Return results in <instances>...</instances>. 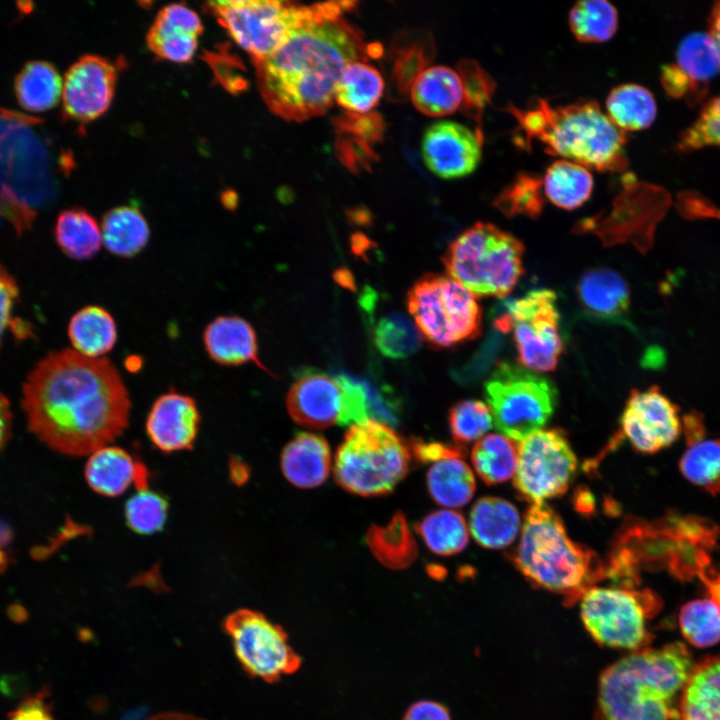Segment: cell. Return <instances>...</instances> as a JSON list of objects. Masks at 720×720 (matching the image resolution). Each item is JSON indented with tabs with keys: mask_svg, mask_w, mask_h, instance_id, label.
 <instances>
[{
	"mask_svg": "<svg viewBox=\"0 0 720 720\" xmlns=\"http://www.w3.org/2000/svg\"><path fill=\"white\" fill-rule=\"evenodd\" d=\"M410 459L406 442L389 425L370 419L346 432L335 457V480L356 495H385L406 476Z\"/></svg>",
	"mask_w": 720,
	"mask_h": 720,
	"instance_id": "cell-8",
	"label": "cell"
},
{
	"mask_svg": "<svg viewBox=\"0 0 720 720\" xmlns=\"http://www.w3.org/2000/svg\"><path fill=\"white\" fill-rule=\"evenodd\" d=\"M200 420L192 397L169 391L153 402L145 422L146 434L152 445L163 453L189 450L196 441Z\"/></svg>",
	"mask_w": 720,
	"mask_h": 720,
	"instance_id": "cell-19",
	"label": "cell"
},
{
	"mask_svg": "<svg viewBox=\"0 0 720 720\" xmlns=\"http://www.w3.org/2000/svg\"><path fill=\"white\" fill-rule=\"evenodd\" d=\"M366 538L375 557L388 568H406L417 556L416 542L402 513H396L385 526H372Z\"/></svg>",
	"mask_w": 720,
	"mask_h": 720,
	"instance_id": "cell-39",
	"label": "cell"
},
{
	"mask_svg": "<svg viewBox=\"0 0 720 720\" xmlns=\"http://www.w3.org/2000/svg\"><path fill=\"white\" fill-rule=\"evenodd\" d=\"M22 408L29 430L49 448L84 456L124 432L131 401L108 359L62 350L42 359L27 377Z\"/></svg>",
	"mask_w": 720,
	"mask_h": 720,
	"instance_id": "cell-1",
	"label": "cell"
},
{
	"mask_svg": "<svg viewBox=\"0 0 720 720\" xmlns=\"http://www.w3.org/2000/svg\"><path fill=\"white\" fill-rule=\"evenodd\" d=\"M679 461L683 477L694 486L712 494L720 493V439L704 436L687 442Z\"/></svg>",
	"mask_w": 720,
	"mask_h": 720,
	"instance_id": "cell-41",
	"label": "cell"
},
{
	"mask_svg": "<svg viewBox=\"0 0 720 720\" xmlns=\"http://www.w3.org/2000/svg\"><path fill=\"white\" fill-rule=\"evenodd\" d=\"M407 304L420 333L434 346L450 347L480 334L476 296L450 276H423L409 290Z\"/></svg>",
	"mask_w": 720,
	"mask_h": 720,
	"instance_id": "cell-10",
	"label": "cell"
},
{
	"mask_svg": "<svg viewBox=\"0 0 720 720\" xmlns=\"http://www.w3.org/2000/svg\"><path fill=\"white\" fill-rule=\"evenodd\" d=\"M9 720H54L47 705L40 697H33L21 703L11 713Z\"/></svg>",
	"mask_w": 720,
	"mask_h": 720,
	"instance_id": "cell-56",
	"label": "cell"
},
{
	"mask_svg": "<svg viewBox=\"0 0 720 720\" xmlns=\"http://www.w3.org/2000/svg\"><path fill=\"white\" fill-rule=\"evenodd\" d=\"M230 474L234 482L242 484L248 477V469L244 464L232 462L230 464Z\"/></svg>",
	"mask_w": 720,
	"mask_h": 720,
	"instance_id": "cell-60",
	"label": "cell"
},
{
	"mask_svg": "<svg viewBox=\"0 0 720 720\" xmlns=\"http://www.w3.org/2000/svg\"><path fill=\"white\" fill-rule=\"evenodd\" d=\"M374 341L384 356L393 359L406 358L421 345L420 334L415 325L400 312L387 314L377 321Z\"/></svg>",
	"mask_w": 720,
	"mask_h": 720,
	"instance_id": "cell-45",
	"label": "cell"
},
{
	"mask_svg": "<svg viewBox=\"0 0 720 720\" xmlns=\"http://www.w3.org/2000/svg\"><path fill=\"white\" fill-rule=\"evenodd\" d=\"M415 108L430 117H442L461 109L464 86L459 72L445 65L427 67L410 89Z\"/></svg>",
	"mask_w": 720,
	"mask_h": 720,
	"instance_id": "cell-27",
	"label": "cell"
},
{
	"mask_svg": "<svg viewBox=\"0 0 720 720\" xmlns=\"http://www.w3.org/2000/svg\"><path fill=\"white\" fill-rule=\"evenodd\" d=\"M354 1L313 4V12L286 42L264 59L253 61L261 96L268 108L288 121L324 114L334 102L343 69L354 61L380 56L363 33L344 17Z\"/></svg>",
	"mask_w": 720,
	"mask_h": 720,
	"instance_id": "cell-2",
	"label": "cell"
},
{
	"mask_svg": "<svg viewBox=\"0 0 720 720\" xmlns=\"http://www.w3.org/2000/svg\"><path fill=\"white\" fill-rule=\"evenodd\" d=\"M403 720H451V716L441 703L420 700L409 706Z\"/></svg>",
	"mask_w": 720,
	"mask_h": 720,
	"instance_id": "cell-55",
	"label": "cell"
},
{
	"mask_svg": "<svg viewBox=\"0 0 720 720\" xmlns=\"http://www.w3.org/2000/svg\"><path fill=\"white\" fill-rule=\"evenodd\" d=\"M506 111L516 119L514 139L521 147L537 140L551 155L600 172H619L627 166L625 132L594 100L551 106L537 98L526 109L510 105Z\"/></svg>",
	"mask_w": 720,
	"mask_h": 720,
	"instance_id": "cell-4",
	"label": "cell"
},
{
	"mask_svg": "<svg viewBox=\"0 0 720 720\" xmlns=\"http://www.w3.org/2000/svg\"><path fill=\"white\" fill-rule=\"evenodd\" d=\"M606 109L609 119L624 132L648 128L657 115L653 94L634 83L613 88L606 98Z\"/></svg>",
	"mask_w": 720,
	"mask_h": 720,
	"instance_id": "cell-37",
	"label": "cell"
},
{
	"mask_svg": "<svg viewBox=\"0 0 720 720\" xmlns=\"http://www.w3.org/2000/svg\"><path fill=\"white\" fill-rule=\"evenodd\" d=\"M12 427V412L8 399L0 392V451L7 443Z\"/></svg>",
	"mask_w": 720,
	"mask_h": 720,
	"instance_id": "cell-57",
	"label": "cell"
},
{
	"mask_svg": "<svg viewBox=\"0 0 720 720\" xmlns=\"http://www.w3.org/2000/svg\"><path fill=\"white\" fill-rule=\"evenodd\" d=\"M523 253V243L513 234L478 222L449 245L442 261L449 276L476 297H501L523 275Z\"/></svg>",
	"mask_w": 720,
	"mask_h": 720,
	"instance_id": "cell-7",
	"label": "cell"
},
{
	"mask_svg": "<svg viewBox=\"0 0 720 720\" xmlns=\"http://www.w3.org/2000/svg\"><path fill=\"white\" fill-rule=\"evenodd\" d=\"M426 47L424 41L399 47L391 72L390 95L404 97L410 91L414 81L431 60L433 47Z\"/></svg>",
	"mask_w": 720,
	"mask_h": 720,
	"instance_id": "cell-49",
	"label": "cell"
},
{
	"mask_svg": "<svg viewBox=\"0 0 720 720\" xmlns=\"http://www.w3.org/2000/svg\"><path fill=\"white\" fill-rule=\"evenodd\" d=\"M118 69L110 59L87 54L66 71L62 87V117L88 123L103 115L114 97Z\"/></svg>",
	"mask_w": 720,
	"mask_h": 720,
	"instance_id": "cell-17",
	"label": "cell"
},
{
	"mask_svg": "<svg viewBox=\"0 0 720 720\" xmlns=\"http://www.w3.org/2000/svg\"><path fill=\"white\" fill-rule=\"evenodd\" d=\"M469 527L474 539L486 548H503L517 536L520 517L517 509L499 497H482L473 505Z\"/></svg>",
	"mask_w": 720,
	"mask_h": 720,
	"instance_id": "cell-29",
	"label": "cell"
},
{
	"mask_svg": "<svg viewBox=\"0 0 720 720\" xmlns=\"http://www.w3.org/2000/svg\"><path fill=\"white\" fill-rule=\"evenodd\" d=\"M168 509V501L160 493L149 488L137 490L125 504V522L136 534L153 535L164 528Z\"/></svg>",
	"mask_w": 720,
	"mask_h": 720,
	"instance_id": "cell-46",
	"label": "cell"
},
{
	"mask_svg": "<svg viewBox=\"0 0 720 720\" xmlns=\"http://www.w3.org/2000/svg\"><path fill=\"white\" fill-rule=\"evenodd\" d=\"M683 637L697 648L720 641V607L711 598L695 599L684 604L679 613Z\"/></svg>",
	"mask_w": 720,
	"mask_h": 720,
	"instance_id": "cell-44",
	"label": "cell"
},
{
	"mask_svg": "<svg viewBox=\"0 0 720 720\" xmlns=\"http://www.w3.org/2000/svg\"><path fill=\"white\" fill-rule=\"evenodd\" d=\"M207 8L252 61L279 49L313 12V5L275 0L213 1Z\"/></svg>",
	"mask_w": 720,
	"mask_h": 720,
	"instance_id": "cell-11",
	"label": "cell"
},
{
	"mask_svg": "<svg viewBox=\"0 0 720 720\" xmlns=\"http://www.w3.org/2000/svg\"><path fill=\"white\" fill-rule=\"evenodd\" d=\"M88 486L105 497L122 495L130 486L148 488L145 465L121 447L107 445L89 455L84 469Z\"/></svg>",
	"mask_w": 720,
	"mask_h": 720,
	"instance_id": "cell-22",
	"label": "cell"
},
{
	"mask_svg": "<svg viewBox=\"0 0 720 720\" xmlns=\"http://www.w3.org/2000/svg\"><path fill=\"white\" fill-rule=\"evenodd\" d=\"M410 451L414 457L423 463L436 462L449 457H462L465 452L461 446H452L439 442L426 443L422 440H413Z\"/></svg>",
	"mask_w": 720,
	"mask_h": 720,
	"instance_id": "cell-54",
	"label": "cell"
},
{
	"mask_svg": "<svg viewBox=\"0 0 720 720\" xmlns=\"http://www.w3.org/2000/svg\"><path fill=\"white\" fill-rule=\"evenodd\" d=\"M384 85L383 77L375 67L366 61H354L341 72L334 101L348 113H369L382 97Z\"/></svg>",
	"mask_w": 720,
	"mask_h": 720,
	"instance_id": "cell-33",
	"label": "cell"
},
{
	"mask_svg": "<svg viewBox=\"0 0 720 720\" xmlns=\"http://www.w3.org/2000/svg\"><path fill=\"white\" fill-rule=\"evenodd\" d=\"M68 336L77 353L102 358L116 344L117 326L109 311L98 305H89L72 316Z\"/></svg>",
	"mask_w": 720,
	"mask_h": 720,
	"instance_id": "cell-31",
	"label": "cell"
},
{
	"mask_svg": "<svg viewBox=\"0 0 720 720\" xmlns=\"http://www.w3.org/2000/svg\"><path fill=\"white\" fill-rule=\"evenodd\" d=\"M18 296L15 279L0 264V345L9 325L15 322L12 309Z\"/></svg>",
	"mask_w": 720,
	"mask_h": 720,
	"instance_id": "cell-53",
	"label": "cell"
},
{
	"mask_svg": "<svg viewBox=\"0 0 720 720\" xmlns=\"http://www.w3.org/2000/svg\"><path fill=\"white\" fill-rule=\"evenodd\" d=\"M224 629L242 667L253 677L274 683L301 666L286 631L258 611H234L225 619Z\"/></svg>",
	"mask_w": 720,
	"mask_h": 720,
	"instance_id": "cell-15",
	"label": "cell"
},
{
	"mask_svg": "<svg viewBox=\"0 0 720 720\" xmlns=\"http://www.w3.org/2000/svg\"><path fill=\"white\" fill-rule=\"evenodd\" d=\"M709 34L720 51V2L715 3L709 17Z\"/></svg>",
	"mask_w": 720,
	"mask_h": 720,
	"instance_id": "cell-59",
	"label": "cell"
},
{
	"mask_svg": "<svg viewBox=\"0 0 720 720\" xmlns=\"http://www.w3.org/2000/svg\"><path fill=\"white\" fill-rule=\"evenodd\" d=\"M426 546L438 555L461 552L468 543V530L461 514L440 510L427 515L417 526Z\"/></svg>",
	"mask_w": 720,
	"mask_h": 720,
	"instance_id": "cell-43",
	"label": "cell"
},
{
	"mask_svg": "<svg viewBox=\"0 0 720 720\" xmlns=\"http://www.w3.org/2000/svg\"><path fill=\"white\" fill-rule=\"evenodd\" d=\"M149 720H204L199 717L179 713V712H164L151 717Z\"/></svg>",
	"mask_w": 720,
	"mask_h": 720,
	"instance_id": "cell-61",
	"label": "cell"
},
{
	"mask_svg": "<svg viewBox=\"0 0 720 720\" xmlns=\"http://www.w3.org/2000/svg\"><path fill=\"white\" fill-rule=\"evenodd\" d=\"M341 389L335 378L322 373L302 374L287 395V409L299 425L322 429L338 421Z\"/></svg>",
	"mask_w": 720,
	"mask_h": 720,
	"instance_id": "cell-21",
	"label": "cell"
},
{
	"mask_svg": "<svg viewBox=\"0 0 720 720\" xmlns=\"http://www.w3.org/2000/svg\"><path fill=\"white\" fill-rule=\"evenodd\" d=\"M577 464L564 431L541 429L520 441L514 486L531 504L544 503L567 491Z\"/></svg>",
	"mask_w": 720,
	"mask_h": 720,
	"instance_id": "cell-14",
	"label": "cell"
},
{
	"mask_svg": "<svg viewBox=\"0 0 720 720\" xmlns=\"http://www.w3.org/2000/svg\"><path fill=\"white\" fill-rule=\"evenodd\" d=\"M620 425L632 447L643 454L670 447L682 433L678 407L657 386L630 392Z\"/></svg>",
	"mask_w": 720,
	"mask_h": 720,
	"instance_id": "cell-16",
	"label": "cell"
},
{
	"mask_svg": "<svg viewBox=\"0 0 720 720\" xmlns=\"http://www.w3.org/2000/svg\"><path fill=\"white\" fill-rule=\"evenodd\" d=\"M700 576L708 588L710 598L720 607V575H710L705 571H701Z\"/></svg>",
	"mask_w": 720,
	"mask_h": 720,
	"instance_id": "cell-58",
	"label": "cell"
},
{
	"mask_svg": "<svg viewBox=\"0 0 720 720\" xmlns=\"http://www.w3.org/2000/svg\"><path fill=\"white\" fill-rule=\"evenodd\" d=\"M542 181L530 174H520L497 197L496 207L507 216H538L543 207Z\"/></svg>",
	"mask_w": 720,
	"mask_h": 720,
	"instance_id": "cell-48",
	"label": "cell"
},
{
	"mask_svg": "<svg viewBox=\"0 0 720 720\" xmlns=\"http://www.w3.org/2000/svg\"><path fill=\"white\" fill-rule=\"evenodd\" d=\"M513 559L530 583L568 600L580 599L603 575L596 554L570 539L558 514L545 502L529 507Z\"/></svg>",
	"mask_w": 720,
	"mask_h": 720,
	"instance_id": "cell-6",
	"label": "cell"
},
{
	"mask_svg": "<svg viewBox=\"0 0 720 720\" xmlns=\"http://www.w3.org/2000/svg\"><path fill=\"white\" fill-rule=\"evenodd\" d=\"M202 340L211 360L222 366L254 363L268 373L258 356V342L253 326L237 315H222L205 327Z\"/></svg>",
	"mask_w": 720,
	"mask_h": 720,
	"instance_id": "cell-23",
	"label": "cell"
},
{
	"mask_svg": "<svg viewBox=\"0 0 720 720\" xmlns=\"http://www.w3.org/2000/svg\"><path fill=\"white\" fill-rule=\"evenodd\" d=\"M331 453L320 435L300 433L287 443L281 453V470L286 479L299 488H314L328 477Z\"/></svg>",
	"mask_w": 720,
	"mask_h": 720,
	"instance_id": "cell-26",
	"label": "cell"
},
{
	"mask_svg": "<svg viewBox=\"0 0 720 720\" xmlns=\"http://www.w3.org/2000/svg\"><path fill=\"white\" fill-rule=\"evenodd\" d=\"M484 395L496 429L516 441L541 430L558 401L549 378L506 361L499 362L488 377Z\"/></svg>",
	"mask_w": 720,
	"mask_h": 720,
	"instance_id": "cell-9",
	"label": "cell"
},
{
	"mask_svg": "<svg viewBox=\"0 0 720 720\" xmlns=\"http://www.w3.org/2000/svg\"><path fill=\"white\" fill-rule=\"evenodd\" d=\"M54 233L60 249L74 260H89L96 256L101 248V227L83 208L71 207L61 211Z\"/></svg>",
	"mask_w": 720,
	"mask_h": 720,
	"instance_id": "cell-35",
	"label": "cell"
},
{
	"mask_svg": "<svg viewBox=\"0 0 720 720\" xmlns=\"http://www.w3.org/2000/svg\"><path fill=\"white\" fill-rule=\"evenodd\" d=\"M681 720H720V655L693 666L679 700Z\"/></svg>",
	"mask_w": 720,
	"mask_h": 720,
	"instance_id": "cell-28",
	"label": "cell"
},
{
	"mask_svg": "<svg viewBox=\"0 0 720 720\" xmlns=\"http://www.w3.org/2000/svg\"><path fill=\"white\" fill-rule=\"evenodd\" d=\"M335 149L339 160L351 172L367 170L376 160L373 146L384 134V120L380 114L344 113L334 120Z\"/></svg>",
	"mask_w": 720,
	"mask_h": 720,
	"instance_id": "cell-25",
	"label": "cell"
},
{
	"mask_svg": "<svg viewBox=\"0 0 720 720\" xmlns=\"http://www.w3.org/2000/svg\"><path fill=\"white\" fill-rule=\"evenodd\" d=\"M506 304L494 325L503 333L513 331L519 362L535 372L554 370L564 349L555 293L534 289Z\"/></svg>",
	"mask_w": 720,
	"mask_h": 720,
	"instance_id": "cell-13",
	"label": "cell"
},
{
	"mask_svg": "<svg viewBox=\"0 0 720 720\" xmlns=\"http://www.w3.org/2000/svg\"><path fill=\"white\" fill-rule=\"evenodd\" d=\"M578 300L592 319L623 323L630 306L629 289L615 271L599 267L585 271L577 284Z\"/></svg>",
	"mask_w": 720,
	"mask_h": 720,
	"instance_id": "cell-24",
	"label": "cell"
},
{
	"mask_svg": "<svg viewBox=\"0 0 720 720\" xmlns=\"http://www.w3.org/2000/svg\"><path fill=\"white\" fill-rule=\"evenodd\" d=\"M41 119L0 108V209L18 234L30 229L56 195L51 146Z\"/></svg>",
	"mask_w": 720,
	"mask_h": 720,
	"instance_id": "cell-5",
	"label": "cell"
},
{
	"mask_svg": "<svg viewBox=\"0 0 720 720\" xmlns=\"http://www.w3.org/2000/svg\"><path fill=\"white\" fill-rule=\"evenodd\" d=\"M101 234L105 248L114 256L130 258L139 254L150 239L144 215L132 206L115 207L104 215Z\"/></svg>",
	"mask_w": 720,
	"mask_h": 720,
	"instance_id": "cell-32",
	"label": "cell"
},
{
	"mask_svg": "<svg viewBox=\"0 0 720 720\" xmlns=\"http://www.w3.org/2000/svg\"><path fill=\"white\" fill-rule=\"evenodd\" d=\"M471 460L477 474L487 485L498 484L515 474L518 448L503 435L488 434L474 445Z\"/></svg>",
	"mask_w": 720,
	"mask_h": 720,
	"instance_id": "cell-40",
	"label": "cell"
},
{
	"mask_svg": "<svg viewBox=\"0 0 720 720\" xmlns=\"http://www.w3.org/2000/svg\"><path fill=\"white\" fill-rule=\"evenodd\" d=\"M202 32L199 15L184 4L173 3L156 15L146 36L147 45L159 58L187 63L195 55Z\"/></svg>",
	"mask_w": 720,
	"mask_h": 720,
	"instance_id": "cell-20",
	"label": "cell"
},
{
	"mask_svg": "<svg viewBox=\"0 0 720 720\" xmlns=\"http://www.w3.org/2000/svg\"><path fill=\"white\" fill-rule=\"evenodd\" d=\"M19 105L28 112H44L55 107L61 97L62 82L57 69L49 62L26 63L14 81Z\"/></svg>",
	"mask_w": 720,
	"mask_h": 720,
	"instance_id": "cell-34",
	"label": "cell"
},
{
	"mask_svg": "<svg viewBox=\"0 0 720 720\" xmlns=\"http://www.w3.org/2000/svg\"><path fill=\"white\" fill-rule=\"evenodd\" d=\"M580 600L583 624L599 644L637 651L648 643L646 621L659 608L651 592L591 586Z\"/></svg>",
	"mask_w": 720,
	"mask_h": 720,
	"instance_id": "cell-12",
	"label": "cell"
},
{
	"mask_svg": "<svg viewBox=\"0 0 720 720\" xmlns=\"http://www.w3.org/2000/svg\"><path fill=\"white\" fill-rule=\"evenodd\" d=\"M673 66L689 87L697 93L720 73V51L709 32H692L681 39Z\"/></svg>",
	"mask_w": 720,
	"mask_h": 720,
	"instance_id": "cell-30",
	"label": "cell"
},
{
	"mask_svg": "<svg viewBox=\"0 0 720 720\" xmlns=\"http://www.w3.org/2000/svg\"><path fill=\"white\" fill-rule=\"evenodd\" d=\"M542 184L544 194L555 206L573 210L589 199L594 181L588 168L564 159L547 168Z\"/></svg>",
	"mask_w": 720,
	"mask_h": 720,
	"instance_id": "cell-36",
	"label": "cell"
},
{
	"mask_svg": "<svg viewBox=\"0 0 720 720\" xmlns=\"http://www.w3.org/2000/svg\"><path fill=\"white\" fill-rule=\"evenodd\" d=\"M427 487L436 503L458 508L471 500L476 485L470 467L460 457H449L434 462L430 467Z\"/></svg>",
	"mask_w": 720,
	"mask_h": 720,
	"instance_id": "cell-38",
	"label": "cell"
},
{
	"mask_svg": "<svg viewBox=\"0 0 720 720\" xmlns=\"http://www.w3.org/2000/svg\"><path fill=\"white\" fill-rule=\"evenodd\" d=\"M459 71L464 86V103L461 110L474 117L479 114L488 99L486 77L475 63L468 60L459 63Z\"/></svg>",
	"mask_w": 720,
	"mask_h": 720,
	"instance_id": "cell-52",
	"label": "cell"
},
{
	"mask_svg": "<svg viewBox=\"0 0 720 720\" xmlns=\"http://www.w3.org/2000/svg\"><path fill=\"white\" fill-rule=\"evenodd\" d=\"M448 422L453 439L459 443H469L479 439L492 428L493 418L486 403L468 399L451 407Z\"/></svg>",
	"mask_w": 720,
	"mask_h": 720,
	"instance_id": "cell-47",
	"label": "cell"
},
{
	"mask_svg": "<svg viewBox=\"0 0 720 720\" xmlns=\"http://www.w3.org/2000/svg\"><path fill=\"white\" fill-rule=\"evenodd\" d=\"M720 146V95L706 103L696 120L682 133L678 147L692 151L707 146Z\"/></svg>",
	"mask_w": 720,
	"mask_h": 720,
	"instance_id": "cell-50",
	"label": "cell"
},
{
	"mask_svg": "<svg viewBox=\"0 0 720 720\" xmlns=\"http://www.w3.org/2000/svg\"><path fill=\"white\" fill-rule=\"evenodd\" d=\"M341 389L338 416L340 425H356L370 420V408L365 381L346 373L335 377Z\"/></svg>",
	"mask_w": 720,
	"mask_h": 720,
	"instance_id": "cell-51",
	"label": "cell"
},
{
	"mask_svg": "<svg viewBox=\"0 0 720 720\" xmlns=\"http://www.w3.org/2000/svg\"><path fill=\"white\" fill-rule=\"evenodd\" d=\"M569 28L574 37L584 43L610 40L618 28V12L606 0H581L569 11Z\"/></svg>",
	"mask_w": 720,
	"mask_h": 720,
	"instance_id": "cell-42",
	"label": "cell"
},
{
	"mask_svg": "<svg viewBox=\"0 0 720 720\" xmlns=\"http://www.w3.org/2000/svg\"><path fill=\"white\" fill-rule=\"evenodd\" d=\"M421 153L427 168L443 179L470 175L482 157V134L454 121H439L424 132Z\"/></svg>",
	"mask_w": 720,
	"mask_h": 720,
	"instance_id": "cell-18",
	"label": "cell"
},
{
	"mask_svg": "<svg viewBox=\"0 0 720 720\" xmlns=\"http://www.w3.org/2000/svg\"><path fill=\"white\" fill-rule=\"evenodd\" d=\"M8 565V556L0 548V572H2Z\"/></svg>",
	"mask_w": 720,
	"mask_h": 720,
	"instance_id": "cell-62",
	"label": "cell"
},
{
	"mask_svg": "<svg viewBox=\"0 0 720 720\" xmlns=\"http://www.w3.org/2000/svg\"><path fill=\"white\" fill-rule=\"evenodd\" d=\"M693 668L681 642L637 650L600 676V720H678L679 700Z\"/></svg>",
	"mask_w": 720,
	"mask_h": 720,
	"instance_id": "cell-3",
	"label": "cell"
}]
</instances>
